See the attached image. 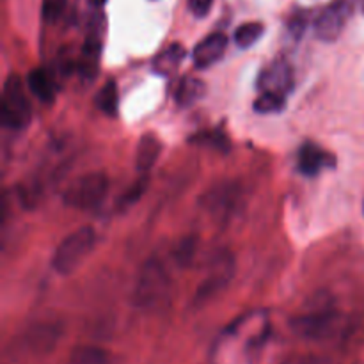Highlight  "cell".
Masks as SVG:
<instances>
[{
  "instance_id": "d4e9b609",
  "label": "cell",
  "mask_w": 364,
  "mask_h": 364,
  "mask_svg": "<svg viewBox=\"0 0 364 364\" xmlns=\"http://www.w3.org/2000/svg\"><path fill=\"white\" fill-rule=\"evenodd\" d=\"M194 251H196V242L192 240V238H185V240L178 245L176 255L174 256H176L178 263H180L181 267H185L191 263L192 256H194Z\"/></svg>"
},
{
  "instance_id": "f1b7e54d",
  "label": "cell",
  "mask_w": 364,
  "mask_h": 364,
  "mask_svg": "<svg viewBox=\"0 0 364 364\" xmlns=\"http://www.w3.org/2000/svg\"><path fill=\"white\" fill-rule=\"evenodd\" d=\"M363 13H364V0H363Z\"/></svg>"
},
{
  "instance_id": "52a82bcc",
  "label": "cell",
  "mask_w": 364,
  "mask_h": 364,
  "mask_svg": "<svg viewBox=\"0 0 364 364\" xmlns=\"http://www.w3.org/2000/svg\"><path fill=\"white\" fill-rule=\"evenodd\" d=\"M352 6L348 0H336L320 13L315 21V34L320 41L334 43L347 25Z\"/></svg>"
},
{
  "instance_id": "83f0119b",
  "label": "cell",
  "mask_w": 364,
  "mask_h": 364,
  "mask_svg": "<svg viewBox=\"0 0 364 364\" xmlns=\"http://www.w3.org/2000/svg\"><path fill=\"white\" fill-rule=\"evenodd\" d=\"M95 7H103L107 4V0H89Z\"/></svg>"
},
{
  "instance_id": "e0dca14e",
  "label": "cell",
  "mask_w": 364,
  "mask_h": 364,
  "mask_svg": "<svg viewBox=\"0 0 364 364\" xmlns=\"http://www.w3.org/2000/svg\"><path fill=\"white\" fill-rule=\"evenodd\" d=\"M28 89H31L32 95L43 103H52L55 98V91H53L52 80H50V75L45 70H32L27 77Z\"/></svg>"
},
{
  "instance_id": "30bf717a",
  "label": "cell",
  "mask_w": 364,
  "mask_h": 364,
  "mask_svg": "<svg viewBox=\"0 0 364 364\" xmlns=\"http://www.w3.org/2000/svg\"><path fill=\"white\" fill-rule=\"evenodd\" d=\"M258 89L262 92H276L287 96L295 85V75L287 60H276L259 73Z\"/></svg>"
},
{
  "instance_id": "484cf974",
  "label": "cell",
  "mask_w": 364,
  "mask_h": 364,
  "mask_svg": "<svg viewBox=\"0 0 364 364\" xmlns=\"http://www.w3.org/2000/svg\"><path fill=\"white\" fill-rule=\"evenodd\" d=\"M306 25H308V20H306V16L302 13H297L294 18H291L290 21H288V28H290V32L297 39L301 38L302 34H304Z\"/></svg>"
},
{
  "instance_id": "9a60e30c",
  "label": "cell",
  "mask_w": 364,
  "mask_h": 364,
  "mask_svg": "<svg viewBox=\"0 0 364 364\" xmlns=\"http://www.w3.org/2000/svg\"><path fill=\"white\" fill-rule=\"evenodd\" d=\"M185 59V48L178 43L167 46L164 52H160L156 55V59L153 60V71L156 75H162V77H169L174 71L180 68L181 60Z\"/></svg>"
},
{
  "instance_id": "ac0fdd59",
  "label": "cell",
  "mask_w": 364,
  "mask_h": 364,
  "mask_svg": "<svg viewBox=\"0 0 364 364\" xmlns=\"http://www.w3.org/2000/svg\"><path fill=\"white\" fill-rule=\"evenodd\" d=\"M68 364H112V358L107 350L92 345H78L70 354Z\"/></svg>"
},
{
  "instance_id": "7a4b0ae2",
  "label": "cell",
  "mask_w": 364,
  "mask_h": 364,
  "mask_svg": "<svg viewBox=\"0 0 364 364\" xmlns=\"http://www.w3.org/2000/svg\"><path fill=\"white\" fill-rule=\"evenodd\" d=\"M171 290V279L167 270L159 259H149L141 270L137 288H135V304L142 309H155L167 301Z\"/></svg>"
},
{
  "instance_id": "6da1fadb",
  "label": "cell",
  "mask_w": 364,
  "mask_h": 364,
  "mask_svg": "<svg viewBox=\"0 0 364 364\" xmlns=\"http://www.w3.org/2000/svg\"><path fill=\"white\" fill-rule=\"evenodd\" d=\"M96 244V233L91 226H84L75 233L68 235L52 258V267L60 276H70L80 267V263L91 255Z\"/></svg>"
},
{
  "instance_id": "3957f363",
  "label": "cell",
  "mask_w": 364,
  "mask_h": 364,
  "mask_svg": "<svg viewBox=\"0 0 364 364\" xmlns=\"http://www.w3.org/2000/svg\"><path fill=\"white\" fill-rule=\"evenodd\" d=\"M31 102L25 95L20 77L14 73L7 75L2 89V103H0V121L11 130H23L31 123Z\"/></svg>"
},
{
  "instance_id": "8fae6325",
  "label": "cell",
  "mask_w": 364,
  "mask_h": 364,
  "mask_svg": "<svg viewBox=\"0 0 364 364\" xmlns=\"http://www.w3.org/2000/svg\"><path fill=\"white\" fill-rule=\"evenodd\" d=\"M226 48H228L226 34H223V32L210 34L208 38H205L201 43H198L194 52H192V59H194L196 68H199V70H206V68L219 63V60L223 59Z\"/></svg>"
},
{
  "instance_id": "4316f807",
  "label": "cell",
  "mask_w": 364,
  "mask_h": 364,
  "mask_svg": "<svg viewBox=\"0 0 364 364\" xmlns=\"http://www.w3.org/2000/svg\"><path fill=\"white\" fill-rule=\"evenodd\" d=\"M212 4L213 0H188V7H191L192 13L198 18L206 16L210 13V9H212Z\"/></svg>"
},
{
  "instance_id": "7c38bea8",
  "label": "cell",
  "mask_w": 364,
  "mask_h": 364,
  "mask_svg": "<svg viewBox=\"0 0 364 364\" xmlns=\"http://www.w3.org/2000/svg\"><path fill=\"white\" fill-rule=\"evenodd\" d=\"M334 162H336L334 156L327 153L326 149L320 148L318 144H315V142H306L299 149V171L308 178L316 176L326 167H334Z\"/></svg>"
},
{
  "instance_id": "d6986e66",
  "label": "cell",
  "mask_w": 364,
  "mask_h": 364,
  "mask_svg": "<svg viewBox=\"0 0 364 364\" xmlns=\"http://www.w3.org/2000/svg\"><path fill=\"white\" fill-rule=\"evenodd\" d=\"M95 103L105 116H117V109H119V92H117L116 82H105V85H103L98 91V95H96Z\"/></svg>"
},
{
  "instance_id": "8992f818",
  "label": "cell",
  "mask_w": 364,
  "mask_h": 364,
  "mask_svg": "<svg viewBox=\"0 0 364 364\" xmlns=\"http://www.w3.org/2000/svg\"><path fill=\"white\" fill-rule=\"evenodd\" d=\"M238 199H240V187L233 181H220V183L212 185L203 194L199 203L213 217L228 219L233 213V210L237 208Z\"/></svg>"
},
{
  "instance_id": "2e32d148",
  "label": "cell",
  "mask_w": 364,
  "mask_h": 364,
  "mask_svg": "<svg viewBox=\"0 0 364 364\" xmlns=\"http://www.w3.org/2000/svg\"><path fill=\"white\" fill-rule=\"evenodd\" d=\"M206 95V84L201 78L185 77L176 89V103L180 107H191Z\"/></svg>"
},
{
  "instance_id": "7402d4cb",
  "label": "cell",
  "mask_w": 364,
  "mask_h": 364,
  "mask_svg": "<svg viewBox=\"0 0 364 364\" xmlns=\"http://www.w3.org/2000/svg\"><path fill=\"white\" fill-rule=\"evenodd\" d=\"M284 107H287V96L276 92H262V96L252 103V109L258 114H277Z\"/></svg>"
},
{
  "instance_id": "ba28073f",
  "label": "cell",
  "mask_w": 364,
  "mask_h": 364,
  "mask_svg": "<svg viewBox=\"0 0 364 364\" xmlns=\"http://www.w3.org/2000/svg\"><path fill=\"white\" fill-rule=\"evenodd\" d=\"M233 272H235V263L230 255H220L219 258L213 259L208 276L205 277L201 287L198 288L196 302H198V304H203V302L210 301L213 295L219 294L220 290H224V288L230 284L231 277H233Z\"/></svg>"
},
{
  "instance_id": "5bb4252c",
  "label": "cell",
  "mask_w": 364,
  "mask_h": 364,
  "mask_svg": "<svg viewBox=\"0 0 364 364\" xmlns=\"http://www.w3.org/2000/svg\"><path fill=\"white\" fill-rule=\"evenodd\" d=\"M160 153H162V142H160V139L155 134L142 135L137 146V155H135V167H137L139 173L148 174V171L160 159Z\"/></svg>"
},
{
  "instance_id": "4fadbf2b",
  "label": "cell",
  "mask_w": 364,
  "mask_h": 364,
  "mask_svg": "<svg viewBox=\"0 0 364 364\" xmlns=\"http://www.w3.org/2000/svg\"><path fill=\"white\" fill-rule=\"evenodd\" d=\"M100 57H102V39L96 32H91L85 39L77 59V70L82 80L92 82L100 73Z\"/></svg>"
},
{
  "instance_id": "9c48e42d",
  "label": "cell",
  "mask_w": 364,
  "mask_h": 364,
  "mask_svg": "<svg viewBox=\"0 0 364 364\" xmlns=\"http://www.w3.org/2000/svg\"><path fill=\"white\" fill-rule=\"evenodd\" d=\"M60 336H63V327L59 323H34L25 331L21 343L28 354L46 355L57 347Z\"/></svg>"
},
{
  "instance_id": "277c9868",
  "label": "cell",
  "mask_w": 364,
  "mask_h": 364,
  "mask_svg": "<svg viewBox=\"0 0 364 364\" xmlns=\"http://www.w3.org/2000/svg\"><path fill=\"white\" fill-rule=\"evenodd\" d=\"M109 191V178L103 173H89L71 181L64 192V203L77 210H92L100 206Z\"/></svg>"
},
{
  "instance_id": "ffe728a7",
  "label": "cell",
  "mask_w": 364,
  "mask_h": 364,
  "mask_svg": "<svg viewBox=\"0 0 364 364\" xmlns=\"http://www.w3.org/2000/svg\"><path fill=\"white\" fill-rule=\"evenodd\" d=\"M192 144L198 146H208V148L217 149V151H230V139L219 130H208L201 132V134H196L191 137Z\"/></svg>"
},
{
  "instance_id": "44dd1931",
  "label": "cell",
  "mask_w": 364,
  "mask_h": 364,
  "mask_svg": "<svg viewBox=\"0 0 364 364\" xmlns=\"http://www.w3.org/2000/svg\"><path fill=\"white\" fill-rule=\"evenodd\" d=\"M265 28L258 21H249V23L240 25V27L235 31V43H237L240 48H251L256 41L263 36Z\"/></svg>"
},
{
  "instance_id": "cb8c5ba5",
  "label": "cell",
  "mask_w": 364,
  "mask_h": 364,
  "mask_svg": "<svg viewBox=\"0 0 364 364\" xmlns=\"http://www.w3.org/2000/svg\"><path fill=\"white\" fill-rule=\"evenodd\" d=\"M66 6L68 0H43V18H45L48 23H53V21H57L63 16Z\"/></svg>"
},
{
  "instance_id": "603a6c76",
  "label": "cell",
  "mask_w": 364,
  "mask_h": 364,
  "mask_svg": "<svg viewBox=\"0 0 364 364\" xmlns=\"http://www.w3.org/2000/svg\"><path fill=\"white\" fill-rule=\"evenodd\" d=\"M146 188H148V176H146V174H142V178H139V180L135 181V183L132 185L127 192H124L123 198H121V205L130 206V205H134V203H137L139 199L142 198V194L146 192Z\"/></svg>"
},
{
  "instance_id": "5b68a950",
  "label": "cell",
  "mask_w": 364,
  "mask_h": 364,
  "mask_svg": "<svg viewBox=\"0 0 364 364\" xmlns=\"http://www.w3.org/2000/svg\"><path fill=\"white\" fill-rule=\"evenodd\" d=\"M340 315L336 311H316L295 316L290 322L291 331L304 340H326L336 331Z\"/></svg>"
}]
</instances>
